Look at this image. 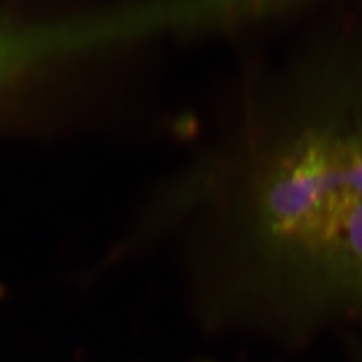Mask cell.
Wrapping results in <instances>:
<instances>
[{
	"label": "cell",
	"mask_w": 362,
	"mask_h": 362,
	"mask_svg": "<svg viewBox=\"0 0 362 362\" xmlns=\"http://www.w3.org/2000/svg\"><path fill=\"white\" fill-rule=\"evenodd\" d=\"M101 39L98 23L13 25L0 22V89L46 58Z\"/></svg>",
	"instance_id": "obj_1"
},
{
	"label": "cell",
	"mask_w": 362,
	"mask_h": 362,
	"mask_svg": "<svg viewBox=\"0 0 362 362\" xmlns=\"http://www.w3.org/2000/svg\"><path fill=\"white\" fill-rule=\"evenodd\" d=\"M310 153L318 179L330 189L362 199V122L310 137Z\"/></svg>",
	"instance_id": "obj_2"
}]
</instances>
